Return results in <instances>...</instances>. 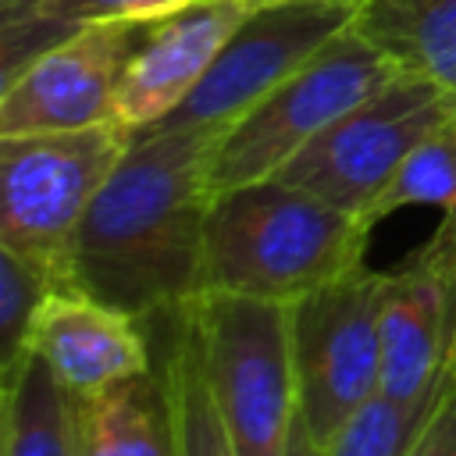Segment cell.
Listing matches in <instances>:
<instances>
[{
  "label": "cell",
  "instance_id": "1",
  "mask_svg": "<svg viewBox=\"0 0 456 456\" xmlns=\"http://www.w3.org/2000/svg\"><path fill=\"white\" fill-rule=\"evenodd\" d=\"M210 132H139L93 200L71 289L153 324L200 292Z\"/></svg>",
  "mask_w": 456,
  "mask_h": 456
},
{
  "label": "cell",
  "instance_id": "2",
  "mask_svg": "<svg viewBox=\"0 0 456 456\" xmlns=\"http://www.w3.org/2000/svg\"><path fill=\"white\" fill-rule=\"evenodd\" d=\"M374 224L281 178H260L210 196L203 221L200 292H235L271 303L303 296L367 267Z\"/></svg>",
  "mask_w": 456,
  "mask_h": 456
},
{
  "label": "cell",
  "instance_id": "3",
  "mask_svg": "<svg viewBox=\"0 0 456 456\" xmlns=\"http://www.w3.org/2000/svg\"><path fill=\"white\" fill-rule=\"evenodd\" d=\"M178 314L196 338L235 456H289L299 424L292 306L235 292H196Z\"/></svg>",
  "mask_w": 456,
  "mask_h": 456
},
{
  "label": "cell",
  "instance_id": "4",
  "mask_svg": "<svg viewBox=\"0 0 456 456\" xmlns=\"http://www.w3.org/2000/svg\"><path fill=\"white\" fill-rule=\"evenodd\" d=\"M128 142L118 121L0 135V249L68 285L78 228Z\"/></svg>",
  "mask_w": 456,
  "mask_h": 456
},
{
  "label": "cell",
  "instance_id": "5",
  "mask_svg": "<svg viewBox=\"0 0 456 456\" xmlns=\"http://www.w3.org/2000/svg\"><path fill=\"white\" fill-rule=\"evenodd\" d=\"M395 75L403 71L349 28L214 135L207 157L210 196L274 178L328 125H335L346 110H353Z\"/></svg>",
  "mask_w": 456,
  "mask_h": 456
},
{
  "label": "cell",
  "instance_id": "6",
  "mask_svg": "<svg viewBox=\"0 0 456 456\" xmlns=\"http://www.w3.org/2000/svg\"><path fill=\"white\" fill-rule=\"evenodd\" d=\"M388 271L360 267L292 303L299 420L317 452L381 395V303Z\"/></svg>",
  "mask_w": 456,
  "mask_h": 456
},
{
  "label": "cell",
  "instance_id": "7",
  "mask_svg": "<svg viewBox=\"0 0 456 456\" xmlns=\"http://www.w3.org/2000/svg\"><path fill=\"white\" fill-rule=\"evenodd\" d=\"M452 110L456 93L417 75H395L328 125L274 178L367 221L413 146Z\"/></svg>",
  "mask_w": 456,
  "mask_h": 456
},
{
  "label": "cell",
  "instance_id": "8",
  "mask_svg": "<svg viewBox=\"0 0 456 456\" xmlns=\"http://www.w3.org/2000/svg\"><path fill=\"white\" fill-rule=\"evenodd\" d=\"M363 0H267L235 25L203 82L146 132H210L242 118L274 86L346 36Z\"/></svg>",
  "mask_w": 456,
  "mask_h": 456
},
{
  "label": "cell",
  "instance_id": "9",
  "mask_svg": "<svg viewBox=\"0 0 456 456\" xmlns=\"http://www.w3.org/2000/svg\"><path fill=\"white\" fill-rule=\"evenodd\" d=\"M146 21H96L36 50L0 82V135L114 121V93Z\"/></svg>",
  "mask_w": 456,
  "mask_h": 456
},
{
  "label": "cell",
  "instance_id": "10",
  "mask_svg": "<svg viewBox=\"0 0 456 456\" xmlns=\"http://www.w3.org/2000/svg\"><path fill=\"white\" fill-rule=\"evenodd\" d=\"M249 7V0H196L146 21L118 78L114 121L132 135L160 125L203 82Z\"/></svg>",
  "mask_w": 456,
  "mask_h": 456
},
{
  "label": "cell",
  "instance_id": "11",
  "mask_svg": "<svg viewBox=\"0 0 456 456\" xmlns=\"http://www.w3.org/2000/svg\"><path fill=\"white\" fill-rule=\"evenodd\" d=\"M456 356V271L420 246L388 271L381 303V395L438 399Z\"/></svg>",
  "mask_w": 456,
  "mask_h": 456
},
{
  "label": "cell",
  "instance_id": "12",
  "mask_svg": "<svg viewBox=\"0 0 456 456\" xmlns=\"http://www.w3.org/2000/svg\"><path fill=\"white\" fill-rule=\"evenodd\" d=\"M28 349H36L75 399H93L121 381L150 374L153 346L146 324L71 285L46 296Z\"/></svg>",
  "mask_w": 456,
  "mask_h": 456
},
{
  "label": "cell",
  "instance_id": "13",
  "mask_svg": "<svg viewBox=\"0 0 456 456\" xmlns=\"http://www.w3.org/2000/svg\"><path fill=\"white\" fill-rule=\"evenodd\" d=\"M0 456H82L78 399L36 349L0 370Z\"/></svg>",
  "mask_w": 456,
  "mask_h": 456
},
{
  "label": "cell",
  "instance_id": "14",
  "mask_svg": "<svg viewBox=\"0 0 456 456\" xmlns=\"http://www.w3.org/2000/svg\"><path fill=\"white\" fill-rule=\"evenodd\" d=\"M353 32L403 75L456 93V0H363Z\"/></svg>",
  "mask_w": 456,
  "mask_h": 456
},
{
  "label": "cell",
  "instance_id": "15",
  "mask_svg": "<svg viewBox=\"0 0 456 456\" xmlns=\"http://www.w3.org/2000/svg\"><path fill=\"white\" fill-rule=\"evenodd\" d=\"M82 456H178L175 417L160 367L78 399Z\"/></svg>",
  "mask_w": 456,
  "mask_h": 456
},
{
  "label": "cell",
  "instance_id": "16",
  "mask_svg": "<svg viewBox=\"0 0 456 456\" xmlns=\"http://www.w3.org/2000/svg\"><path fill=\"white\" fill-rule=\"evenodd\" d=\"M403 207H438L442 221L420 246L435 260L456 271V110L435 125L406 157L392 185L378 196L367 221L378 224Z\"/></svg>",
  "mask_w": 456,
  "mask_h": 456
},
{
  "label": "cell",
  "instance_id": "17",
  "mask_svg": "<svg viewBox=\"0 0 456 456\" xmlns=\"http://www.w3.org/2000/svg\"><path fill=\"white\" fill-rule=\"evenodd\" d=\"M196 0H0L4 75L36 50L96 21H153Z\"/></svg>",
  "mask_w": 456,
  "mask_h": 456
},
{
  "label": "cell",
  "instance_id": "18",
  "mask_svg": "<svg viewBox=\"0 0 456 456\" xmlns=\"http://www.w3.org/2000/svg\"><path fill=\"white\" fill-rule=\"evenodd\" d=\"M164 321H167V328H160V335H157L160 349H153V353H157V367L167 385L178 456H235V449L217 420V410H214V399H210V388H207V378L200 367L196 338H192L185 317L175 310Z\"/></svg>",
  "mask_w": 456,
  "mask_h": 456
},
{
  "label": "cell",
  "instance_id": "19",
  "mask_svg": "<svg viewBox=\"0 0 456 456\" xmlns=\"http://www.w3.org/2000/svg\"><path fill=\"white\" fill-rule=\"evenodd\" d=\"M431 403H395L388 395H374L321 456H403L428 420Z\"/></svg>",
  "mask_w": 456,
  "mask_h": 456
},
{
  "label": "cell",
  "instance_id": "20",
  "mask_svg": "<svg viewBox=\"0 0 456 456\" xmlns=\"http://www.w3.org/2000/svg\"><path fill=\"white\" fill-rule=\"evenodd\" d=\"M53 289L61 285L50 274L11 249H0V370L14 367L28 353L32 324Z\"/></svg>",
  "mask_w": 456,
  "mask_h": 456
},
{
  "label": "cell",
  "instance_id": "21",
  "mask_svg": "<svg viewBox=\"0 0 456 456\" xmlns=\"http://www.w3.org/2000/svg\"><path fill=\"white\" fill-rule=\"evenodd\" d=\"M403 456H456V367L449 370L428 420Z\"/></svg>",
  "mask_w": 456,
  "mask_h": 456
},
{
  "label": "cell",
  "instance_id": "22",
  "mask_svg": "<svg viewBox=\"0 0 456 456\" xmlns=\"http://www.w3.org/2000/svg\"><path fill=\"white\" fill-rule=\"evenodd\" d=\"M249 4H267V0H249Z\"/></svg>",
  "mask_w": 456,
  "mask_h": 456
},
{
  "label": "cell",
  "instance_id": "23",
  "mask_svg": "<svg viewBox=\"0 0 456 456\" xmlns=\"http://www.w3.org/2000/svg\"><path fill=\"white\" fill-rule=\"evenodd\" d=\"M452 367H456V356H452Z\"/></svg>",
  "mask_w": 456,
  "mask_h": 456
}]
</instances>
